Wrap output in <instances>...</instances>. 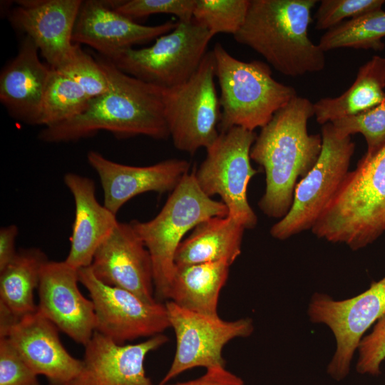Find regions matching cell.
Returning a JSON list of instances; mask_svg holds the SVG:
<instances>
[{
	"label": "cell",
	"instance_id": "cell-1",
	"mask_svg": "<svg viewBox=\"0 0 385 385\" xmlns=\"http://www.w3.org/2000/svg\"><path fill=\"white\" fill-rule=\"evenodd\" d=\"M97 60L108 76V91L91 98L86 109L79 115L44 127L38 133V139L49 143L74 142L102 130L111 133L117 138L137 135L156 140L169 138L163 88L124 73L103 56Z\"/></svg>",
	"mask_w": 385,
	"mask_h": 385
},
{
	"label": "cell",
	"instance_id": "cell-2",
	"mask_svg": "<svg viewBox=\"0 0 385 385\" xmlns=\"http://www.w3.org/2000/svg\"><path fill=\"white\" fill-rule=\"evenodd\" d=\"M313 115V103L297 96L261 128L252 146L250 158L265 172V190L258 206L268 217L282 219L287 214L298 179L308 174L319 157L322 135L307 130Z\"/></svg>",
	"mask_w": 385,
	"mask_h": 385
},
{
	"label": "cell",
	"instance_id": "cell-3",
	"mask_svg": "<svg viewBox=\"0 0 385 385\" xmlns=\"http://www.w3.org/2000/svg\"><path fill=\"white\" fill-rule=\"evenodd\" d=\"M316 0H250L245 21L235 40L261 55L290 77L322 71L324 51L308 35Z\"/></svg>",
	"mask_w": 385,
	"mask_h": 385
},
{
	"label": "cell",
	"instance_id": "cell-4",
	"mask_svg": "<svg viewBox=\"0 0 385 385\" xmlns=\"http://www.w3.org/2000/svg\"><path fill=\"white\" fill-rule=\"evenodd\" d=\"M385 231V144L349 171L312 232L352 250L374 242Z\"/></svg>",
	"mask_w": 385,
	"mask_h": 385
},
{
	"label": "cell",
	"instance_id": "cell-5",
	"mask_svg": "<svg viewBox=\"0 0 385 385\" xmlns=\"http://www.w3.org/2000/svg\"><path fill=\"white\" fill-rule=\"evenodd\" d=\"M212 51L220 90V133L233 127L251 131L262 128L297 96L294 88L272 77L270 67L265 62L240 61L219 42Z\"/></svg>",
	"mask_w": 385,
	"mask_h": 385
},
{
	"label": "cell",
	"instance_id": "cell-6",
	"mask_svg": "<svg viewBox=\"0 0 385 385\" xmlns=\"http://www.w3.org/2000/svg\"><path fill=\"white\" fill-rule=\"evenodd\" d=\"M227 215L222 201L202 191L193 171L183 177L155 217L130 222L150 255L158 301L168 299L175 267V254L185 235L207 218Z\"/></svg>",
	"mask_w": 385,
	"mask_h": 385
},
{
	"label": "cell",
	"instance_id": "cell-7",
	"mask_svg": "<svg viewBox=\"0 0 385 385\" xmlns=\"http://www.w3.org/2000/svg\"><path fill=\"white\" fill-rule=\"evenodd\" d=\"M212 37L193 18L178 21L173 30L157 38L150 46L128 48L108 60L131 76L170 88L185 82L195 73Z\"/></svg>",
	"mask_w": 385,
	"mask_h": 385
},
{
	"label": "cell",
	"instance_id": "cell-8",
	"mask_svg": "<svg viewBox=\"0 0 385 385\" xmlns=\"http://www.w3.org/2000/svg\"><path fill=\"white\" fill-rule=\"evenodd\" d=\"M321 135L322 151L316 164L297 185L287 214L270 229L275 239L284 240L312 230L349 173L355 148L351 136L339 135L330 122L322 125Z\"/></svg>",
	"mask_w": 385,
	"mask_h": 385
},
{
	"label": "cell",
	"instance_id": "cell-9",
	"mask_svg": "<svg viewBox=\"0 0 385 385\" xmlns=\"http://www.w3.org/2000/svg\"><path fill=\"white\" fill-rule=\"evenodd\" d=\"M215 77L211 50L188 81L163 88L165 118L178 150L192 155L201 148H209L219 136L220 106Z\"/></svg>",
	"mask_w": 385,
	"mask_h": 385
},
{
	"label": "cell",
	"instance_id": "cell-10",
	"mask_svg": "<svg viewBox=\"0 0 385 385\" xmlns=\"http://www.w3.org/2000/svg\"><path fill=\"white\" fill-rule=\"evenodd\" d=\"M256 138L254 131L240 127L220 133L194 171L202 191L210 197L220 195L228 210L227 215L245 229L254 228L257 222L247 196L249 182L257 173L250 163V150Z\"/></svg>",
	"mask_w": 385,
	"mask_h": 385
},
{
	"label": "cell",
	"instance_id": "cell-11",
	"mask_svg": "<svg viewBox=\"0 0 385 385\" xmlns=\"http://www.w3.org/2000/svg\"><path fill=\"white\" fill-rule=\"evenodd\" d=\"M307 314L312 322L325 324L333 333L336 349L327 372L334 380L342 381L349 375L365 332L385 314V277L346 299L336 300L315 292L308 304Z\"/></svg>",
	"mask_w": 385,
	"mask_h": 385
},
{
	"label": "cell",
	"instance_id": "cell-12",
	"mask_svg": "<svg viewBox=\"0 0 385 385\" xmlns=\"http://www.w3.org/2000/svg\"><path fill=\"white\" fill-rule=\"evenodd\" d=\"M165 306L170 326L175 335L176 347L171 365L159 385L166 384L195 367H225L224 346L231 340L248 337L254 332L250 318L226 321L218 315L183 309L171 301L166 302Z\"/></svg>",
	"mask_w": 385,
	"mask_h": 385
},
{
	"label": "cell",
	"instance_id": "cell-13",
	"mask_svg": "<svg viewBox=\"0 0 385 385\" xmlns=\"http://www.w3.org/2000/svg\"><path fill=\"white\" fill-rule=\"evenodd\" d=\"M78 274L93 304L95 331L116 344L151 337L170 327L165 303H148L129 291L107 285L90 266L78 269Z\"/></svg>",
	"mask_w": 385,
	"mask_h": 385
},
{
	"label": "cell",
	"instance_id": "cell-14",
	"mask_svg": "<svg viewBox=\"0 0 385 385\" xmlns=\"http://www.w3.org/2000/svg\"><path fill=\"white\" fill-rule=\"evenodd\" d=\"M9 13L12 26L34 42L48 66L58 69L75 53L73 32L81 0H21Z\"/></svg>",
	"mask_w": 385,
	"mask_h": 385
},
{
	"label": "cell",
	"instance_id": "cell-15",
	"mask_svg": "<svg viewBox=\"0 0 385 385\" xmlns=\"http://www.w3.org/2000/svg\"><path fill=\"white\" fill-rule=\"evenodd\" d=\"M90 267L107 285L129 291L148 303L158 301L150 255L130 222H118L97 249Z\"/></svg>",
	"mask_w": 385,
	"mask_h": 385
},
{
	"label": "cell",
	"instance_id": "cell-16",
	"mask_svg": "<svg viewBox=\"0 0 385 385\" xmlns=\"http://www.w3.org/2000/svg\"><path fill=\"white\" fill-rule=\"evenodd\" d=\"M78 270L64 261L48 260L38 287L37 310L75 342L86 345L96 328L91 299L80 292Z\"/></svg>",
	"mask_w": 385,
	"mask_h": 385
},
{
	"label": "cell",
	"instance_id": "cell-17",
	"mask_svg": "<svg viewBox=\"0 0 385 385\" xmlns=\"http://www.w3.org/2000/svg\"><path fill=\"white\" fill-rule=\"evenodd\" d=\"M118 1H84L73 32V42L86 44L110 59L138 44L148 43L173 30L177 21L142 25L115 9Z\"/></svg>",
	"mask_w": 385,
	"mask_h": 385
},
{
	"label": "cell",
	"instance_id": "cell-18",
	"mask_svg": "<svg viewBox=\"0 0 385 385\" xmlns=\"http://www.w3.org/2000/svg\"><path fill=\"white\" fill-rule=\"evenodd\" d=\"M168 341L160 334L138 344H118L95 331L84 346L81 371L67 385H153L145 357Z\"/></svg>",
	"mask_w": 385,
	"mask_h": 385
},
{
	"label": "cell",
	"instance_id": "cell-19",
	"mask_svg": "<svg viewBox=\"0 0 385 385\" xmlns=\"http://www.w3.org/2000/svg\"><path fill=\"white\" fill-rule=\"evenodd\" d=\"M87 160L100 179L103 205L115 215L138 195L173 192L190 168L189 162L175 158L148 166L127 165L94 150L88 152Z\"/></svg>",
	"mask_w": 385,
	"mask_h": 385
},
{
	"label": "cell",
	"instance_id": "cell-20",
	"mask_svg": "<svg viewBox=\"0 0 385 385\" xmlns=\"http://www.w3.org/2000/svg\"><path fill=\"white\" fill-rule=\"evenodd\" d=\"M58 329L38 310L21 318L7 337L21 356L49 385H67L81 371L83 362L63 346Z\"/></svg>",
	"mask_w": 385,
	"mask_h": 385
},
{
	"label": "cell",
	"instance_id": "cell-21",
	"mask_svg": "<svg viewBox=\"0 0 385 385\" xmlns=\"http://www.w3.org/2000/svg\"><path fill=\"white\" fill-rule=\"evenodd\" d=\"M34 42L24 36L16 56L0 74V101L21 122L38 125L51 68L39 59Z\"/></svg>",
	"mask_w": 385,
	"mask_h": 385
},
{
	"label": "cell",
	"instance_id": "cell-22",
	"mask_svg": "<svg viewBox=\"0 0 385 385\" xmlns=\"http://www.w3.org/2000/svg\"><path fill=\"white\" fill-rule=\"evenodd\" d=\"M63 182L75 205L71 246L65 262L78 270L91 265L97 249L119 221L115 214L98 201L91 178L68 173L63 176Z\"/></svg>",
	"mask_w": 385,
	"mask_h": 385
},
{
	"label": "cell",
	"instance_id": "cell-23",
	"mask_svg": "<svg viewBox=\"0 0 385 385\" xmlns=\"http://www.w3.org/2000/svg\"><path fill=\"white\" fill-rule=\"evenodd\" d=\"M245 228L232 217H212L192 230L175 254L176 266L225 262L230 266L241 254Z\"/></svg>",
	"mask_w": 385,
	"mask_h": 385
},
{
	"label": "cell",
	"instance_id": "cell-24",
	"mask_svg": "<svg viewBox=\"0 0 385 385\" xmlns=\"http://www.w3.org/2000/svg\"><path fill=\"white\" fill-rule=\"evenodd\" d=\"M230 267L222 261L175 265L168 301L192 312L218 315L220 293L227 280Z\"/></svg>",
	"mask_w": 385,
	"mask_h": 385
},
{
	"label": "cell",
	"instance_id": "cell-25",
	"mask_svg": "<svg viewBox=\"0 0 385 385\" xmlns=\"http://www.w3.org/2000/svg\"><path fill=\"white\" fill-rule=\"evenodd\" d=\"M385 57L374 56L358 70L353 84L336 98H324L313 103L318 123L367 111L385 101Z\"/></svg>",
	"mask_w": 385,
	"mask_h": 385
},
{
	"label": "cell",
	"instance_id": "cell-26",
	"mask_svg": "<svg viewBox=\"0 0 385 385\" xmlns=\"http://www.w3.org/2000/svg\"><path fill=\"white\" fill-rule=\"evenodd\" d=\"M48 260L39 248H22L0 271V303L19 319L37 310L34 292L38 289L42 267Z\"/></svg>",
	"mask_w": 385,
	"mask_h": 385
},
{
	"label": "cell",
	"instance_id": "cell-27",
	"mask_svg": "<svg viewBox=\"0 0 385 385\" xmlns=\"http://www.w3.org/2000/svg\"><path fill=\"white\" fill-rule=\"evenodd\" d=\"M385 11L381 9L344 21L324 34L319 46L324 52L340 48L384 50Z\"/></svg>",
	"mask_w": 385,
	"mask_h": 385
},
{
	"label": "cell",
	"instance_id": "cell-28",
	"mask_svg": "<svg viewBox=\"0 0 385 385\" xmlns=\"http://www.w3.org/2000/svg\"><path fill=\"white\" fill-rule=\"evenodd\" d=\"M89 100L75 81L51 68L38 125L48 127L78 116L86 109Z\"/></svg>",
	"mask_w": 385,
	"mask_h": 385
},
{
	"label": "cell",
	"instance_id": "cell-29",
	"mask_svg": "<svg viewBox=\"0 0 385 385\" xmlns=\"http://www.w3.org/2000/svg\"><path fill=\"white\" fill-rule=\"evenodd\" d=\"M250 0H196L193 19L215 35H235L242 26Z\"/></svg>",
	"mask_w": 385,
	"mask_h": 385
},
{
	"label": "cell",
	"instance_id": "cell-30",
	"mask_svg": "<svg viewBox=\"0 0 385 385\" xmlns=\"http://www.w3.org/2000/svg\"><path fill=\"white\" fill-rule=\"evenodd\" d=\"M330 123L342 136L361 133L366 142V154L376 153L385 144V101L360 114Z\"/></svg>",
	"mask_w": 385,
	"mask_h": 385
},
{
	"label": "cell",
	"instance_id": "cell-31",
	"mask_svg": "<svg viewBox=\"0 0 385 385\" xmlns=\"http://www.w3.org/2000/svg\"><path fill=\"white\" fill-rule=\"evenodd\" d=\"M55 70L75 81L90 99L103 94L109 88L108 76L98 60L83 51L79 44L71 59Z\"/></svg>",
	"mask_w": 385,
	"mask_h": 385
},
{
	"label": "cell",
	"instance_id": "cell-32",
	"mask_svg": "<svg viewBox=\"0 0 385 385\" xmlns=\"http://www.w3.org/2000/svg\"><path fill=\"white\" fill-rule=\"evenodd\" d=\"M196 0L118 1L115 9L135 21L155 14L175 16L180 21L192 19Z\"/></svg>",
	"mask_w": 385,
	"mask_h": 385
},
{
	"label": "cell",
	"instance_id": "cell-33",
	"mask_svg": "<svg viewBox=\"0 0 385 385\" xmlns=\"http://www.w3.org/2000/svg\"><path fill=\"white\" fill-rule=\"evenodd\" d=\"M384 0H322L315 13L319 30L330 29L346 18L354 19L363 14L381 9Z\"/></svg>",
	"mask_w": 385,
	"mask_h": 385
},
{
	"label": "cell",
	"instance_id": "cell-34",
	"mask_svg": "<svg viewBox=\"0 0 385 385\" xmlns=\"http://www.w3.org/2000/svg\"><path fill=\"white\" fill-rule=\"evenodd\" d=\"M357 351V373L380 375L381 365L385 360V314L374 324L371 332L361 339Z\"/></svg>",
	"mask_w": 385,
	"mask_h": 385
},
{
	"label": "cell",
	"instance_id": "cell-35",
	"mask_svg": "<svg viewBox=\"0 0 385 385\" xmlns=\"http://www.w3.org/2000/svg\"><path fill=\"white\" fill-rule=\"evenodd\" d=\"M37 376L10 340L0 338V385H40Z\"/></svg>",
	"mask_w": 385,
	"mask_h": 385
},
{
	"label": "cell",
	"instance_id": "cell-36",
	"mask_svg": "<svg viewBox=\"0 0 385 385\" xmlns=\"http://www.w3.org/2000/svg\"><path fill=\"white\" fill-rule=\"evenodd\" d=\"M170 385H245V384L242 378L225 366L206 369L205 374L198 378Z\"/></svg>",
	"mask_w": 385,
	"mask_h": 385
},
{
	"label": "cell",
	"instance_id": "cell-37",
	"mask_svg": "<svg viewBox=\"0 0 385 385\" xmlns=\"http://www.w3.org/2000/svg\"><path fill=\"white\" fill-rule=\"evenodd\" d=\"M18 232L16 225L4 226L0 229V271L12 261L17 253L16 240Z\"/></svg>",
	"mask_w": 385,
	"mask_h": 385
}]
</instances>
